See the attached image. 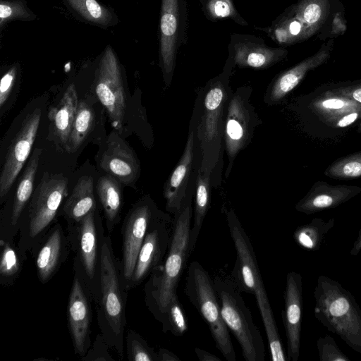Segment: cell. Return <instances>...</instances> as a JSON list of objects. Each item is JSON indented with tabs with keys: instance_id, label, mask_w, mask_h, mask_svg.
Returning <instances> with one entry per match:
<instances>
[{
	"instance_id": "cell-28",
	"label": "cell",
	"mask_w": 361,
	"mask_h": 361,
	"mask_svg": "<svg viewBox=\"0 0 361 361\" xmlns=\"http://www.w3.org/2000/svg\"><path fill=\"white\" fill-rule=\"evenodd\" d=\"M325 98L317 99L311 104L312 109L328 122L334 123L344 115L361 111V104L350 99L326 94Z\"/></svg>"
},
{
	"instance_id": "cell-29",
	"label": "cell",
	"mask_w": 361,
	"mask_h": 361,
	"mask_svg": "<svg viewBox=\"0 0 361 361\" xmlns=\"http://www.w3.org/2000/svg\"><path fill=\"white\" fill-rule=\"evenodd\" d=\"M94 123L92 109L85 102L78 104L77 112L73 121L71 133L66 145V150L73 153L81 146L91 131Z\"/></svg>"
},
{
	"instance_id": "cell-16",
	"label": "cell",
	"mask_w": 361,
	"mask_h": 361,
	"mask_svg": "<svg viewBox=\"0 0 361 361\" xmlns=\"http://www.w3.org/2000/svg\"><path fill=\"white\" fill-rule=\"evenodd\" d=\"M91 300L81 281L74 274L67 306V318L75 353L81 358L92 345Z\"/></svg>"
},
{
	"instance_id": "cell-38",
	"label": "cell",
	"mask_w": 361,
	"mask_h": 361,
	"mask_svg": "<svg viewBox=\"0 0 361 361\" xmlns=\"http://www.w3.org/2000/svg\"><path fill=\"white\" fill-rule=\"evenodd\" d=\"M347 30V21L345 15V8L338 10L334 15L333 19L325 31L317 37V39L325 41L335 39L345 34Z\"/></svg>"
},
{
	"instance_id": "cell-11",
	"label": "cell",
	"mask_w": 361,
	"mask_h": 361,
	"mask_svg": "<svg viewBox=\"0 0 361 361\" xmlns=\"http://www.w3.org/2000/svg\"><path fill=\"white\" fill-rule=\"evenodd\" d=\"M95 92L106 108L112 126L122 128L126 103L121 68L116 53L107 46L97 70Z\"/></svg>"
},
{
	"instance_id": "cell-2",
	"label": "cell",
	"mask_w": 361,
	"mask_h": 361,
	"mask_svg": "<svg viewBox=\"0 0 361 361\" xmlns=\"http://www.w3.org/2000/svg\"><path fill=\"white\" fill-rule=\"evenodd\" d=\"M188 198L174 216L169 248L163 264L149 275L145 286V302L154 318L160 322L172 297L176 294L180 278L192 252L190 231L192 208Z\"/></svg>"
},
{
	"instance_id": "cell-14",
	"label": "cell",
	"mask_w": 361,
	"mask_h": 361,
	"mask_svg": "<svg viewBox=\"0 0 361 361\" xmlns=\"http://www.w3.org/2000/svg\"><path fill=\"white\" fill-rule=\"evenodd\" d=\"M170 220L169 215L161 212L150 224L138 253L128 290L141 283L163 264L171 238Z\"/></svg>"
},
{
	"instance_id": "cell-37",
	"label": "cell",
	"mask_w": 361,
	"mask_h": 361,
	"mask_svg": "<svg viewBox=\"0 0 361 361\" xmlns=\"http://www.w3.org/2000/svg\"><path fill=\"white\" fill-rule=\"evenodd\" d=\"M37 16L27 7L24 0H1L0 3V27L11 20L30 21Z\"/></svg>"
},
{
	"instance_id": "cell-46",
	"label": "cell",
	"mask_w": 361,
	"mask_h": 361,
	"mask_svg": "<svg viewBox=\"0 0 361 361\" xmlns=\"http://www.w3.org/2000/svg\"><path fill=\"white\" fill-rule=\"evenodd\" d=\"M299 240L300 242L305 246L307 247H312V241L310 238L305 233H301L299 235Z\"/></svg>"
},
{
	"instance_id": "cell-18",
	"label": "cell",
	"mask_w": 361,
	"mask_h": 361,
	"mask_svg": "<svg viewBox=\"0 0 361 361\" xmlns=\"http://www.w3.org/2000/svg\"><path fill=\"white\" fill-rule=\"evenodd\" d=\"M334 39H329L313 55L276 75L268 86L264 102L267 105L279 103L303 80L306 74L326 63L333 51Z\"/></svg>"
},
{
	"instance_id": "cell-34",
	"label": "cell",
	"mask_w": 361,
	"mask_h": 361,
	"mask_svg": "<svg viewBox=\"0 0 361 361\" xmlns=\"http://www.w3.org/2000/svg\"><path fill=\"white\" fill-rule=\"evenodd\" d=\"M126 352L130 361H159L156 353L136 331L129 329L126 335Z\"/></svg>"
},
{
	"instance_id": "cell-45",
	"label": "cell",
	"mask_w": 361,
	"mask_h": 361,
	"mask_svg": "<svg viewBox=\"0 0 361 361\" xmlns=\"http://www.w3.org/2000/svg\"><path fill=\"white\" fill-rule=\"evenodd\" d=\"M159 361H180L179 357L173 352L165 349L160 348L157 352Z\"/></svg>"
},
{
	"instance_id": "cell-5",
	"label": "cell",
	"mask_w": 361,
	"mask_h": 361,
	"mask_svg": "<svg viewBox=\"0 0 361 361\" xmlns=\"http://www.w3.org/2000/svg\"><path fill=\"white\" fill-rule=\"evenodd\" d=\"M345 8L340 0H298L271 26L260 29L281 46H290L322 35L334 13Z\"/></svg>"
},
{
	"instance_id": "cell-30",
	"label": "cell",
	"mask_w": 361,
	"mask_h": 361,
	"mask_svg": "<svg viewBox=\"0 0 361 361\" xmlns=\"http://www.w3.org/2000/svg\"><path fill=\"white\" fill-rule=\"evenodd\" d=\"M0 246V282L4 285H9L18 277L23 258L11 240L1 238Z\"/></svg>"
},
{
	"instance_id": "cell-8",
	"label": "cell",
	"mask_w": 361,
	"mask_h": 361,
	"mask_svg": "<svg viewBox=\"0 0 361 361\" xmlns=\"http://www.w3.org/2000/svg\"><path fill=\"white\" fill-rule=\"evenodd\" d=\"M221 317L237 339L246 361H264L265 347L252 313L232 279L216 276L213 279Z\"/></svg>"
},
{
	"instance_id": "cell-22",
	"label": "cell",
	"mask_w": 361,
	"mask_h": 361,
	"mask_svg": "<svg viewBox=\"0 0 361 361\" xmlns=\"http://www.w3.org/2000/svg\"><path fill=\"white\" fill-rule=\"evenodd\" d=\"M42 149L36 148L18 183L11 208L9 240L19 231L20 219L25 207L32 195L34 183Z\"/></svg>"
},
{
	"instance_id": "cell-7",
	"label": "cell",
	"mask_w": 361,
	"mask_h": 361,
	"mask_svg": "<svg viewBox=\"0 0 361 361\" xmlns=\"http://www.w3.org/2000/svg\"><path fill=\"white\" fill-rule=\"evenodd\" d=\"M66 189L65 177L44 173L30 200L27 219L20 224L18 250L22 258L27 251L35 250L51 228Z\"/></svg>"
},
{
	"instance_id": "cell-15",
	"label": "cell",
	"mask_w": 361,
	"mask_h": 361,
	"mask_svg": "<svg viewBox=\"0 0 361 361\" xmlns=\"http://www.w3.org/2000/svg\"><path fill=\"white\" fill-rule=\"evenodd\" d=\"M41 119V110L36 109L23 121L18 133L8 148L0 175L1 202L12 187L30 155Z\"/></svg>"
},
{
	"instance_id": "cell-44",
	"label": "cell",
	"mask_w": 361,
	"mask_h": 361,
	"mask_svg": "<svg viewBox=\"0 0 361 361\" xmlns=\"http://www.w3.org/2000/svg\"><path fill=\"white\" fill-rule=\"evenodd\" d=\"M195 352L200 361H221L219 357L203 349L195 348Z\"/></svg>"
},
{
	"instance_id": "cell-3",
	"label": "cell",
	"mask_w": 361,
	"mask_h": 361,
	"mask_svg": "<svg viewBox=\"0 0 361 361\" xmlns=\"http://www.w3.org/2000/svg\"><path fill=\"white\" fill-rule=\"evenodd\" d=\"M227 223L235 251L236 260L231 279L240 292L255 296L273 361H284L285 357L277 328L259 269L252 243L235 212H227Z\"/></svg>"
},
{
	"instance_id": "cell-35",
	"label": "cell",
	"mask_w": 361,
	"mask_h": 361,
	"mask_svg": "<svg viewBox=\"0 0 361 361\" xmlns=\"http://www.w3.org/2000/svg\"><path fill=\"white\" fill-rule=\"evenodd\" d=\"M312 188L314 196H310L308 204L317 208H324L334 204L336 197H340L345 194L350 192L354 187H346L345 185H329L326 183H317Z\"/></svg>"
},
{
	"instance_id": "cell-27",
	"label": "cell",
	"mask_w": 361,
	"mask_h": 361,
	"mask_svg": "<svg viewBox=\"0 0 361 361\" xmlns=\"http://www.w3.org/2000/svg\"><path fill=\"white\" fill-rule=\"evenodd\" d=\"M67 7L85 22L107 28L116 25L118 18L111 8L97 0H63Z\"/></svg>"
},
{
	"instance_id": "cell-9",
	"label": "cell",
	"mask_w": 361,
	"mask_h": 361,
	"mask_svg": "<svg viewBox=\"0 0 361 361\" xmlns=\"http://www.w3.org/2000/svg\"><path fill=\"white\" fill-rule=\"evenodd\" d=\"M185 293L207 324L218 350L226 360L235 361V350L228 329L221 317L213 280L197 261L191 262L188 269Z\"/></svg>"
},
{
	"instance_id": "cell-23",
	"label": "cell",
	"mask_w": 361,
	"mask_h": 361,
	"mask_svg": "<svg viewBox=\"0 0 361 361\" xmlns=\"http://www.w3.org/2000/svg\"><path fill=\"white\" fill-rule=\"evenodd\" d=\"M93 189L91 176H85L78 180L63 207L68 224L79 222L88 214L97 210Z\"/></svg>"
},
{
	"instance_id": "cell-32",
	"label": "cell",
	"mask_w": 361,
	"mask_h": 361,
	"mask_svg": "<svg viewBox=\"0 0 361 361\" xmlns=\"http://www.w3.org/2000/svg\"><path fill=\"white\" fill-rule=\"evenodd\" d=\"M295 281L291 277L288 281L286 290V323L290 343V350L293 353L296 351V326L300 319V308L296 299Z\"/></svg>"
},
{
	"instance_id": "cell-12",
	"label": "cell",
	"mask_w": 361,
	"mask_h": 361,
	"mask_svg": "<svg viewBox=\"0 0 361 361\" xmlns=\"http://www.w3.org/2000/svg\"><path fill=\"white\" fill-rule=\"evenodd\" d=\"M160 212L152 200L145 198L128 212L123 221L120 268L127 289L147 229Z\"/></svg>"
},
{
	"instance_id": "cell-21",
	"label": "cell",
	"mask_w": 361,
	"mask_h": 361,
	"mask_svg": "<svg viewBox=\"0 0 361 361\" xmlns=\"http://www.w3.org/2000/svg\"><path fill=\"white\" fill-rule=\"evenodd\" d=\"M100 166L125 185L133 183L140 173V162L133 150L113 132L102 154Z\"/></svg>"
},
{
	"instance_id": "cell-19",
	"label": "cell",
	"mask_w": 361,
	"mask_h": 361,
	"mask_svg": "<svg viewBox=\"0 0 361 361\" xmlns=\"http://www.w3.org/2000/svg\"><path fill=\"white\" fill-rule=\"evenodd\" d=\"M189 131L185 148L180 159L164 186V197L166 210L174 216L185 204L188 183L192 172L196 144V131L194 123L190 120Z\"/></svg>"
},
{
	"instance_id": "cell-1",
	"label": "cell",
	"mask_w": 361,
	"mask_h": 361,
	"mask_svg": "<svg viewBox=\"0 0 361 361\" xmlns=\"http://www.w3.org/2000/svg\"><path fill=\"white\" fill-rule=\"evenodd\" d=\"M234 66L233 56L229 52L223 71L209 80L198 92L191 118L201 151L200 166L212 171L214 187L219 186L221 179L224 119L226 105L233 92L230 78Z\"/></svg>"
},
{
	"instance_id": "cell-20",
	"label": "cell",
	"mask_w": 361,
	"mask_h": 361,
	"mask_svg": "<svg viewBox=\"0 0 361 361\" xmlns=\"http://www.w3.org/2000/svg\"><path fill=\"white\" fill-rule=\"evenodd\" d=\"M70 245L59 224L51 227L35 249L37 276L47 283L58 271L68 256Z\"/></svg>"
},
{
	"instance_id": "cell-40",
	"label": "cell",
	"mask_w": 361,
	"mask_h": 361,
	"mask_svg": "<svg viewBox=\"0 0 361 361\" xmlns=\"http://www.w3.org/2000/svg\"><path fill=\"white\" fill-rule=\"evenodd\" d=\"M17 66H11L2 76L0 82V107L6 102L14 85L17 74Z\"/></svg>"
},
{
	"instance_id": "cell-42",
	"label": "cell",
	"mask_w": 361,
	"mask_h": 361,
	"mask_svg": "<svg viewBox=\"0 0 361 361\" xmlns=\"http://www.w3.org/2000/svg\"><path fill=\"white\" fill-rule=\"evenodd\" d=\"M350 305L345 298H339L335 300L330 306L329 311L333 316H341L349 310Z\"/></svg>"
},
{
	"instance_id": "cell-36",
	"label": "cell",
	"mask_w": 361,
	"mask_h": 361,
	"mask_svg": "<svg viewBox=\"0 0 361 361\" xmlns=\"http://www.w3.org/2000/svg\"><path fill=\"white\" fill-rule=\"evenodd\" d=\"M325 174L340 179L361 176V152L337 160L326 170Z\"/></svg>"
},
{
	"instance_id": "cell-47",
	"label": "cell",
	"mask_w": 361,
	"mask_h": 361,
	"mask_svg": "<svg viewBox=\"0 0 361 361\" xmlns=\"http://www.w3.org/2000/svg\"><path fill=\"white\" fill-rule=\"evenodd\" d=\"M360 129L361 130V123H360Z\"/></svg>"
},
{
	"instance_id": "cell-39",
	"label": "cell",
	"mask_w": 361,
	"mask_h": 361,
	"mask_svg": "<svg viewBox=\"0 0 361 361\" xmlns=\"http://www.w3.org/2000/svg\"><path fill=\"white\" fill-rule=\"evenodd\" d=\"M109 345L104 340L102 334H98L94 343L90 347L87 354L81 359L82 360H100L111 361L114 359L111 357L108 348Z\"/></svg>"
},
{
	"instance_id": "cell-6",
	"label": "cell",
	"mask_w": 361,
	"mask_h": 361,
	"mask_svg": "<svg viewBox=\"0 0 361 361\" xmlns=\"http://www.w3.org/2000/svg\"><path fill=\"white\" fill-rule=\"evenodd\" d=\"M97 210L79 222L68 224L67 238L74 252L73 271L92 300L98 302L100 294L101 251L105 235Z\"/></svg>"
},
{
	"instance_id": "cell-41",
	"label": "cell",
	"mask_w": 361,
	"mask_h": 361,
	"mask_svg": "<svg viewBox=\"0 0 361 361\" xmlns=\"http://www.w3.org/2000/svg\"><path fill=\"white\" fill-rule=\"evenodd\" d=\"M326 94L345 97L361 104V82L334 88Z\"/></svg>"
},
{
	"instance_id": "cell-26",
	"label": "cell",
	"mask_w": 361,
	"mask_h": 361,
	"mask_svg": "<svg viewBox=\"0 0 361 361\" xmlns=\"http://www.w3.org/2000/svg\"><path fill=\"white\" fill-rule=\"evenodd\" d=\"M212 171L207 168L198 169L195 182V196L193 224L190 231V247L193 251L199 237L204 219L210 204Z\"/></svg>"
},
{
	"instance_id": "cell-33",
	"label": "cell",
	"mask_w": 361,
	"mask_h": 361,
	"mask_svg": "<svg viewBox=\"0 0 361 361\" xmlns=\"http://www.w3.org/2000/svg\"><path fill=\"white\" fill-rule=\"evenodd\" d=\"M203 10L211 20L231 19L241 25L247 23L236 10L232 0H202Z\"/></svg>"
},
{
	"instance_id": "cell-13",
	"label": "cell",
	"mask_w": 361,
	"mask_h": 361,
	"mask_svg": "<svg viewBox=\"0 0 361 361\" xmlns=\"http://www.w3.org/2000/svg\"><path fill=\"white\" fill-rule=\"evenodd\" d=\"M186 19L185 0H161L159 60L166 87L171 83Z\"/></svg>"
},
{
	"instance_id": "cell-24",
	"label": "cell",
	"mask_w": 361,
	"mask_h": 361,
	"mask_svg": "<svg viewBox=\"0 0 361 361\" xmlns=\"http://www.w3.org/2000/svg\"><path fill=\"white\" fill-rule=\"evenodd\" d=\"M78 104L75 86L71 83L64 92L58 105L51 107L49 111L53 131L59 142L65 146L71 133Z\"/></svg>"
},
{
	"instance_id": "cell-10",
	"label": "cell",
	"mask_w": 361,
	"mask_h": 361,
	"mask_svg": "<svg viewBox=\"0 0 361 361\" xmlns=\"http://www.w3.org/2000/svg\"><path fill=\"white\" fill-rule=\"evenodd\" d=\"M250 86H241L233 92L226 105L224 145L228 164L225 171L228 178L238 153L252 141L255 128L262 123L250 102Z\"/></svg>"
},
{
	"instance_id": "cell-43",
	"label": "cell",
	"mask_w": 361,
	"mask_h": 361,
	"mask_svg": "<svg viewBox=\"0 0 361 361\" xmlns=\"http://www.w3.org/2000/svg\"><path fill=\"white\" fill-rule=\"evenodd\" d=\"M360 118H361V111H353L338 119L334 125L336 127L345 128L351 125Z\"/></svg>"
},
{
	"instance_id": "cell-31",
	"label": "cell",
	"mask_w": 361,
	"mask_h": 361,
	"mask_svg": "<svg viewBox=\"0 0 361 361\" xmlns=\"http://www.w3.org/2000/svg\"><path fill=\"white\" fill-rule=\"evenodd\" d=\"M164 333L171 332L176 336H181L188 329V324L177 293L169 302L159 322Z\"/></svg>"
},
{
	"instance_id": "cell-17",
	"label": "cell",
	"mask_w": 361,
	"mask_h": 361,
	"mask_svg": "<svg viewBox=\"0 0 361 361\" xmlns=\"http://www.w3.org/2000/svg\"><path fill=\"white\" fill-rule=\"evenodd\" d=\"M228 48L235 65L240 68L266 69L288 55L286 48L270 47L262 39L250 35L233 34Z\"/></svg>"
},
{
	"instance_id": "cell-25",
	"label": "cell",
	"mask_w": 361,
	"mask_h": 361,
	"mask_svg": "<svg viewBox=\"0 0 361 361\" xmlns=\"http://www.w3.org/2000/svg\"><path fill=\"white\" fill-rule=\"evenodd\" d=\"M97 191L111 233L120 220L122 196L118 181L109 174L103 176L98 180Z\"/></svg>"
},
{
	"instance_id": "cell-4",
	"label": "cell",
	"mask_w": 361,
	"mask_h": 361,
	"mask_svg": "<svg viewBox=\"0 0 361 361\" xmlns=\"http://www.w3.org/2000/svg\"><path fill=\"white\" fill-rule=\"evenodd\" d=\"M100 294L97 305L101 334L109 346L124 357L126 305L128 290L115 257L111 239L104 235L101 251Z\"/></svg>"
}]
</instances>
